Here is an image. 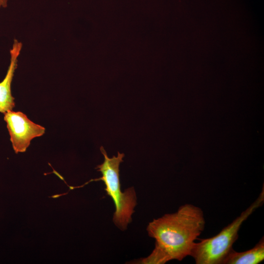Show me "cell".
<instances>
[{
  "mask_svg": "<svg viewBox=\"0 0 264 264\" xmlns=\"http://www.w3.org/2000/svg\"><path fill=\"white\" fill-rule=\"evenodd\" d=\"M4 114L10 141L16 153L26 151L31 140L41 136L45 132L44 127L31 121L22 112L12 110Z\"/></svg>",
  "mask_w": 264,
  "mask_h": 264,
  "instance_id": "277c9868",
  "label": "cell"
},
{
  "mask_svg": "<svg viewBox=\"0 0 264 264\" xmlns=\"http://www.w3.org/2000/svg\"><path fill=\"white\" fill-rule=\"evenodd\" d=\"M205 224L203 211L191 204L182 205L176 213L154 219L147 228L148 235L155 241L152 257L164 264L190 256Z\"/></svg>",
  "mask_w": 264,
  "mask_h": 264,
  "instance_id": "6da1fadb",
  "label": "cell"
},
{
  "mask_svg": "<svg viewBox=\"0 0 264 264\" xmlns=\"http://www.w3.org/2000/svg\"><path fill=\"white\" fill-rule=\"evenodd\" d=\"M7 6V0H0V7L5 8Z\"/></svg>",
  "mask_w": 264,
  "mask_h": 264,
  "instance_id": "52a82bcc",
  "label": "cell"
},
{
  "mask_svg": "<svg viewBox=\"0 0 264 264\" xmlns=\"http://www.w3.org/2000/svg\"><path fill=\"white\" fill-rule=\"evenodd\" d=\"M264 260V237L251 249L237 252L233 248L223 261L222 264H258Z\"/></svg>",
  "mask_w": 264,
  "mask_h": 264,
  "instance_id": "8992f818",
  "label": "cell"
},
{
  "mask_svg": "<svg viewBox=\"0 0 264 264\" xmlns=\"http://www.w3.org/2000/svg\"><path fill=\"white\" fill-rule=\"evenodd\" d=\"M22 48V44L15 39L10 50V63L4 79L0 83V112L5 113L12 110L15 106L14 98L11 93V83L17 67L18 58Z\"/></svg>",
  "mask_w": 264,
  "mask_h": 264,
  "instance_id": "5b68a950",
  "label": "cell"
},
{
  "mask_svg": "<svg viewBox=\"0 0 264 264\" xmlns=\"http://www.w3.org/2000/svg\"><path fill=\"white\" fill-rule=\"evenodd\" d=\"M264 188L257 198L231 223L216 235L195 242L190 256L197 264H222L225 257L233 248L238 238V232L243 222L264 203Z\"/></svg>",
  "mask_w": 264,
  "mask_h": 264,
  "instance_id": "3957f363",
  "label": "cell"
},
{
  "mask_svg": "<svg viewBox=\"0 0 264 264\" xmlns=\"http://www.w3.org/2000/svg\"><path fill=\"white\" fill-rule=\"evenodd\" d=\"M100 151L104 157V162L97 166L98 171L102 174V177L91 180H102L104 182L107 195L112 199L115 207L112 220L117 227L125 230L132 221V216L136 205V192L133 187L122 192L119 179V165L123 162L124 154L118 152L117 155L109 157L101 146Z\"/></svg>",
  "mask_w": 264,
  "mask_h": 264,
  "instance_id": "7a4b0ae2",
  "label": "cell"
}]
</instances>
